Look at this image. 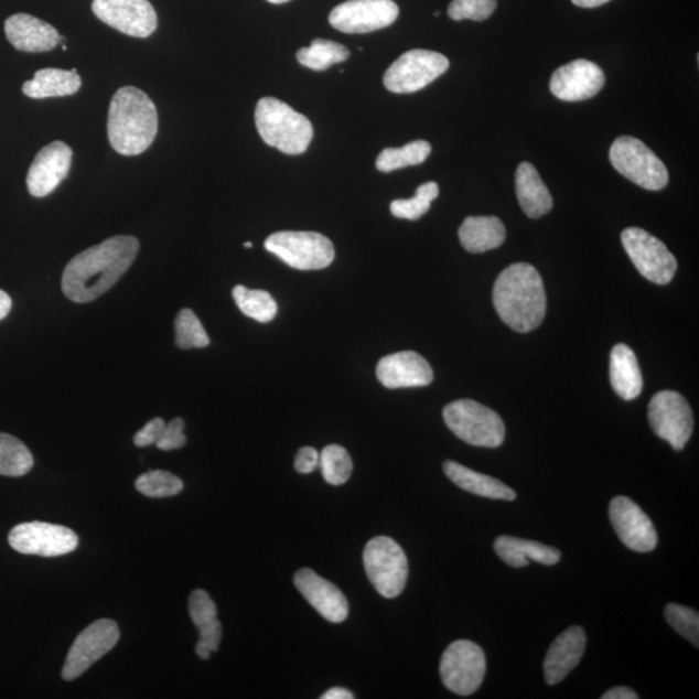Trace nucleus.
Instances as JSON below:
<instances>
[{
    "label": "nucleus",
    "instance_id": "nucleus-1",
    "mask_svg": "<svg viewBox=\"0 0 699 699\" xmlns=\"http://www.w3.org/2000/svg\"><path fill=\"white\" fill-rule=\"evenodd\" d=\"M139 249L137 237L118 235L79 252L63 273L66 299L76 303L98 300L130 269Z\"/></svg>",
    "mask_w": 699,
    "mask_h": 699
},
{
    "label": "nucleus",
    "instance_id": "nucleus-2",
    "mask_svg": "<svg viewBox=\"0 0 699 699\" xmlns=\"http://www.w3.org/2000/svg\"><path fill=\"white\" fill-rule=\"evenodd\" d=\"M493 295L497 314L513 331L531 332L546 316L545 282L531 265L507 267L496 279Z\"/></svg>",
    "mask_w": 699,
    "mask_h": 699
},
{
    "label": "nucleus",
    "instance_id": "nucleus-3",
    "mask_svg": "<svg viewBox=\"0 0 699 699\" xmlns=\"http://www.w3.org/2000/svg\"><path fill=\"white\" fill-rule=\"evenodd\" d=\"M158 131V108L150 96L137 87L120 88L108 114V138L114 150L123 155L141 154L153 144Z\"/></svg>",
    "mask_w": 699,
    "mask_h": 699
},
{
    "label": "nucleus",
    "instance_id": "nucleus-4",
    "mask_svg": "<svg viewBox=\"0 0 699 699\" xmlns=\"http://www.w3.org/2000/svg\"><path fill=\"white\" fill-rule=\"evenodd\" d=\"M256 125L260 138L267 146L287 154L307 152L314 138V129L309 118L275 98L258 101Z\"/></svg>",
    "mask_w": 699,
    "mask_h": 699
},
{
    "label": "nucleus",
    "instance_id": "nucleus-5",
    "mask_svg": "<svg viewBox=\"0 0 699 699\" xmlns=\"http://www.w3.org/2000/svg\"><path fill=\"white\" fill-rule=\"evenodd\" d=\"M445 426L467 444L477 448H499L505 440L501 416L472 399H460L444 407Z\"/></svg>",
    "mask_w": 699,
    "mask_h": 699
},
{
    "label": "nucleus",
    "instance_id": "nucleus-6",
    "mask_svg": "<svg viewBox=\"0 0 699 699\" xmlns=\"http://www.w3.org/2000/svg\"><path fill=\"white\" fill-rule=\"evenodd\" d=\"M265 248L292 269L302 271L326 269L336 256L329 237L318 233L281 230L265 241Z\"/></svg>",
    "mask_w": 699,
    "mask_h": 699
},
{
    "label": "nucleus",
    "instance_id": "nucleus-7",
    "mask_svg": "<svg viewBox=\"0 0 699 699\" xmlns=\"http://www.w3.org/2000/svg\"><path fill=\"white\" fill-rule=\"evenodd\" d=\"M364 569L376 591L386 599H396L406 589L408 561L405 550L388 537L370 539L364 548Z\"/></svg>",
    "mask_w": 699,
    "mask_h": 699
},
{
    "label": "nucleus",
    "instance_id": "nucleus-8",
    "mask_svg": "<svg viewBox=\"0 0 699 699\" xmlns=\"http://www.w3.org/2000/svg\"><path fill=\"white\" fill-rule=\"evenodd\" d=\"M610 162L628 181L648 191H660L668 184L665 163L642 140L632 137L616 139L610 148Z\"/></svg>",
    "mask_w": 699,
    "mask_h": 699
},
{
    "label": "nucleus",
    "instance_id": "nucleus-9",
    "mask_svg": "<svg viewBox=\"0 0 699 699\" xmlns=\"http://www.w3.org/2000/svg\"><path fill=\"white\" fill-rule=\"evenodd\" d=\"M486 668L481 646L470 639H458L444 650L440 673L445 688L459 696H471L485 680Z\"/></svg>",
    "mask_w": 699,
    "mask_h": 699
},
{
    "label": "nucleus",
    "instance_id": "nucleus-10",
    "mask_svg": "<svg viewBox=\"0 0 699 699\" xmlns=\"http://www.w3.org/2000/svg\"><path fill=\"white\" fill-rule=\"evenodd\" d=\"M450 68L449 58L434 51L411 50L390 65L384 76V85L396 94L422 90Z\"/></svg>",
    "mask_w": 699,
    "mask_h": 699
},
{
    "label": "nucleus",
    "instance_id": "nucleus-11",
    "mask_svg": "<svg viewBox=\"0 0 699 699\" xmlns=\"http://www.w3.org/2000/svg\"><path fill=\"white\" fill-rule=\"evenodd\" d=\"M621 239L624 250L645 279L658 286H666L674 279L678 262L656 236L631 227L623 230Z\"/></svg>",
    "mask_w": 699,
    "mask_h": 699
},
{
    "label": "nucleus",
    "instance_id": "nucleus-12",
    "mask_svg": "<svg viewBox=\"0 0 699 699\" xmlns=\"http://www.w3.org/2000/svg\"><path fill=\"white\" fill-rule=\"evenodd\" d=\"M650 427L662 440L681 451L693 433V412L686 398L673 390L659 391L649 405Z\"/></svg>",
    "mask_w": 699,
    "mask_h": 699
},
{
    "label": "nucleus",
    "instance_id": "nucleus-13",
    "mask_svg": "<svg viewBox=\"0 0 699 699\" xmlns=\"http://www.w3.org/2000/svg\"><path fill=\"white\" fill-rule=\"evenodd\" d=\"M9 542L22 555L57 557L73 552L78 547L79 539L68 527L34 520L14 526L9 535Z\"/></svg>",
    "mask_w": 699,
    "mask_h": 699
},
{
    "label": "nucleus",
    "instance_id": "nucleus-14",
    "mask_svg": "<svg viewBox=\"0 0 699 699\" xmlns=\"http://www.w3.org/2000/svg\"><path fill=\"white\" fill-rule=\"evenodd\" d=\"M120 628L111 620H99L80 632L66 657L63 679L72 681L84 675L95 662L106 656L120 639Z\"/></svg>",
    "mask_w": 699,
    "mask_h": 699
},
{
    "label": "nucleus",
    "instance_id": "nucleus-15",
    "mask_svg": "<svg viewBox=\"0 0 699 699\" xmlns=\"http://www.w3.org/2000/svg\"><path fill=\"white\" fill-rule=\"evenodd\" d=\"M399 7L392 0H347L330 14V24L346 34H366L394 24Z\"/></svg>",
    "mask_w": 699,
    "mask_h": 699
},
{
    "label": "nucleus",
    "instance_id": "nucleus-16",
    "mask_svg": "<svg viewBox=\"0 0 699 699\" xmlns=\"http://www.w3.org/2000/svg\"><path fill=\"white\" fill-rule=\"evenodd\" d=\"M93 12L104 24L133 39H147L159 24L150 0H94Z\"/></svg>",
    "mask_w": 699,
    "mask_h": 699
},
{
    "label": "nucleus",
    "instance_id": "nucleus-17",
    "mask_svg": "<svg viewBox=\"0 0 699 699\" xmlns=\"http://www.w3.org/2000/svg\"><path fill=\"white\" fill-rule=\"evenodd\" d=\"M610 523L627 548L635 552H652L658 545V535L646 513L626 496L610 502Z\"/></svg>",
    "mask_w": 699,
    "mask_h": 699
},
{
    "label": "nucleus",
    "instance_id": "nucleus-18",
    "mask_svg": "<svg viewBox=\"0 0 699 699\" xmlns=\"http://www.w3.org/2000/svg\"><path fill=\"white\" fill-rule=\"evenodd\" d=\"M605 85V74L598 64L584 58L561 66L550 79V92L563 101H583L596 96Z\"/></svg>",
    "mask_w": 699,
    "mask_h": 699
},
{
    "label": "nucleus",
    "instance_id": "nucleus-19",
    "mask_svg": "<svg viewBox=\"0 0 699 699\" xmlns=\"http://www.w3.org/2000/svg\"><path fill=\"white\" fill-rule=\"evenodd\" d=\"M73 151L64 141H54L43 148L29 169L26 184L34 197H46L69 174Z\"/></svg>",
    "mask_w": 699,
    "mask_h": 699
},
{
    "label": "nucleus",
    "instance_id": "nucleus-20",
    "mask_svg": "<svg viewBox=\"0 0 699 699\" xmlns=\"http://www.w3.org/2000/svg\"><path fill=\"white\" fill-rule=\"evenodd\" d=\"M376 375L385 388H421L433 383L434 374L426 358L415 352L385 356L377 364Z\"/></svg>",
    "mask_w": 699,
    "mask_h": 699
},
{
    "label": "nucleus",
    "instance_id": "nucleus-21",
    "mask_svg": "<svg viewBox=\"0 0 699 699\" xmlns=\"http://www.w3.org/2000/svg\"><path fill=\"white\" fill-rule=\"evenodd\" d=\"M294 584L309 604L326 621L341 623L347 619V599L330 580L319 577L314 570L301 569L294 576Z\"/></svg>",
    "mask_w": 699,
    "mask_h": 699
},
{
    "label": "nucleus",
    "instance_id": "nucleus-22",
    "mask_svg": "<svg viewBox=\"0 0 699 699\" xmlns=\"http://www.w3.org/2000/svg\"><path fill=\"white\" fill-rule=\"evenodd\" d=\"M4 32L14 49L34 54L54 50L58 43L65 42L49 22L28 13L12 14L7 19Z\"/></svg>",
    "mask_w": 699,
    "mask_h": 699
},
{
    "label": "nucleus",
    "instance_id": "nucleus-23",
    "mask_svg": "<svg viewBox=\"0 0 699 699\" xmlns=\"http://www.w3.org/2000/svg\"><path fill=\"white\" fill-rule=\"evenodd\" d=\"M585 645V632L579 626L568 628L555 639L545 659V676L549 686L567 679L582 660Z\"/></svg>",
    "mask_w": 699,
    "mask_h": 699
},
{
    "label": "nucleus",
    "instance_id": "nucleus-24",
    "mask_svg": "<svg viewBox=\"0 0 699 699\" xmlns=\"http://www.w3.org/2000/svg\"><path fill=\"white\" fill-rule=\"evenodd\" d=\"M193 624L200 631L196 653L201 659H209L212 653L219 649L223 628L217 619V606L204 590L192 592L189 602Z\"/></svg>",
    "mask_w": 699,
    "mask_h": 699
},
{
    "label": "nucleus",
    "instance_id": "nucleus-25",
    "mask_svg": "<svg viewBox=\"0 0 699 699\" xmlns=\"http://www.w3.org/2000/svg\"><path fill=\"white\" fill-rule=\"evenodd\" d=\"M516 192L527 217L537 219L552 211L553 198L530 162H523L516 171Z\"/></svg>",
    "mask_w": 699,
    "mask_h": 699
},
{
    "label": "nucleus",
    "instance_id": "nucleus-26",
    "mask_svg": "<svg viewBox=\"0 0 699 699\" xmlns=\"http://www.w3.org/2000/svg\"><path fill=\"white\" fill-rule=\"evenodd\" d=\"M495 552L512 568H525L530 560L542 564H556L561 560L559 549L541 545V542L525 540L503 535L495 540Z\"/></svg>",
    "mask_w": 699,
    "mask_h": 699
},
{
    "label": "nucleus",
    "instance_id": "nucleus-27",
    "mask_svg": "<svg viewBox=\"0 0 699 699\" xmlns=\"http://www.w3.org/2000/svg\"><path fill=\"white\" fill-rule=\"evenodd\" d=\"M443 471L458 487L467 491V493L487 497V499L507 502H513L517 497L516 491L505 483L490 477V475L474 472L456 461H445Z\"/></svg>",
    "mask_w": 699,
    "mask_h": 699
},
{
    "label": "nucleus",
    "instance_id": "nucleus-28",
    "mask_svg": "<svg viewBox=\"0 0 699 699\" xmlns=\"http://www.w3.org/2000/svg\"><path fill=\"white\" fill-rule=\"evenodd\" d=\"M610 381L624 400H634L643 391V375L632 348L620 344L610 354Z\"/></svg>",
    "mask_w": 699,
    "mask_h": 699
},
{
    "label": "nucleus",
    "instance_id": "nucleus-29",
    "mask_svg": "<svg viewBox=\"0 0 699 699\" xmlns=\"http://www.w3.org/2000/svg\"><path fill=\"white\" fill-rule=\"evenodd\" d=\"M460 243L470 252L499 248L507 237L504 223L497 217H470L459 229Z\"/></svg>",
    "mask_w": 699,
    "mask_h": 699
},
{
    "label": "nucleus",
    "instance_id": "nucleus-30",
    "mask_svg": "<svg viewBox=\"0 0 699 699\" xmlns=\"http://www.w3.org/2000/svg\"><path fill=\"white\" fill-rule=\"evenodd\" d=\"M80 85L76 69L47 68L36 72L32 80L25 82L22 93L32 99L63 98L78 93Z\"/></svg>",
    "mask_w": 699,
    "mask_h": 699
},
{
    "label": "nucleus",
    "instance_id": "nucleus-31",
    "mask_svg": "<svg viewBox=\"0 0 699 699\" xmlns=\"http://www.w3.org/2000/svg\"><path fill=\"white\" fill-rule=\"evenodd\" d=\"M350 57V51L333 41L314 40L310 47L297 52V61L311 71H326L334 64L344 63Z\"/></svg>",
    "mask_w": 699,
    "mask_h": 699
},
{
    "label": "nucleus",
    "instance_id": "nucleus-32",
    "mask_svg": "<svg viewBox=\"0 0 699 699\" xmlns=\"http://www.w3.org/2000/svg\"><path fill=\"white\" fill-rule=\"evenodd\" d=\"M430 153L431 146L426 140H416L401 148H385L377 158L376 168L383 173H391L398 169L420 165Z\"/></svg>",
    "mask_w": 699,
    "mask_h": 699
},
{
    "label": "nucleus",
    "instance_id": "nucleus-33",
    "mask_svg": "<svg viewBox=\"0 0 699 699\" xmlns=\"http://www.w3.org/2000/svg\"><path fill=\"white\" fill-rule=\"evenodd\" d=\"M233 295L243 314L259 323H270L278 315V303L266 290L237 286L233 290Z\"/></svg>",
    "mask_w": 699,
    "mask_h": 699
},
{
    "label": "nucleus",
    "instance_id": "nucleus-34",
    "mask_svg": "<svg viewBox=\"0 0 699 699\" xmlns=\"http://www.w3.org/2000/svg\"><path fill=\"white\" fill-rule=\"evenodd\" d=\"M32 452L18 438L0 433V475L22 477L32 471Z\"/></svg>",
    "mask_w": 699,
    "mask_h": 699
},
{
    "label": "nucleus",
    "instance_id": "nucleus-35",
    "mask_svg": "<svg viewBox=\"0 0 699 699\" xmlns=\"http://www.w3.org/2000/svg\"><path fill=\"white\" fill-rule=\"evenodd\" d=\"M319 466L323 477L332 486L346 483L353 473V460L338 444H330L319 455Z\"/></svg>",
    "mask_w": 699,
    "mask_h": 699
},
{
    "label": "nucleus",
    "instance_id": "nucleus-36",
    "mask_svg": "<svg viewBox=\"0 0 699 699\" xmlns=\"http://www.w3.org/2000/svg\"><path fill=\"white\" fill-rule=\"evenodd\" d=\"M440 195V187L435 182L421 184L416 195L408 200H396L390 204L394 217L408 221H418L426 215L431 203Z\"/></svg>",
    "mask_w": 699,
    "mask_h": 699
},
{
    "label": "nucleus",
    "instance_id": "nucleus-37",
    "mask_svg": "<svg viewBox=\"0 0 699 699\" xmlns=\"http://www.w3.org/2000/svg\"><path fill=\"white\" fill-rule=\"evenodd\" d=\"M175 344L183 350L204 348L211 340L195 312L183 309L175 319Z\"/></svg>",
    "mask_w": 699,
    "mask_h": 699
},
{
    "label": "nucleus",
    "instance_id": "nucleus-38",
    "mask_svg": "<svg viewBox=\"0 0 699 699\" xmlns=\"http://www.w3.org/2000/svg\"><path fill=\"white\" fill-rule=\"evenodd\" d=\"M136 487L140 494L160 499V497H171L182 493L184 483L173 473L151 471L140 475Z\"/></svg>",
    "mask_w": 699,
    "mask_h": 699
},
{
    "label": "nucleus",
    "instance_id": "nucleus-39",
    "mask_svg": "<svg viewBox=\"0 0 699 699\" xmlns=\"http://www.w3.org/2000/svg\"><path fill=\"white\" fill-rule=\"evenodd\" d=\"M665 615L669 626L698 648L699 615L697 610L679 604H668L665 609Z\"/></svg>",
    "mask_w": 699,
    "mask_h": 699
},
{
    "label": "nucleus",
    "instance_id": "nucleus-40",
    "mask_svg": "<svg viewBox=\"0 0 699 699\" xmlns=\"http://www.w3.org/2000/svg\"><path fill=\"white\" fill-rule=\"evenodd\" d=\"M497 0H452L449 17L452 20L485 21L496 10Z\"/></svg>",
    "mask_w": 699,
    "mask_h": 699
},
{
    "label": "nucleus",
    "instance_id": "nucleus-41",
    "mask_svg": "<svg viewBox=\"0 0 699 699\" xmlns=\"http://www.w3.org/2000/svg\"><path fill=\"white\" fill-rule=\"evenodd\" d=\"M184 427V420L181 418H176L166 423L158 443H155L158 449L162 451H173L184 448L185 442H187V438H185L183 433Z\"/></svg>",
    "mask_w": 699,
    "mask_h": 699
},
{
    "label": "nucleus",
    "instance_id": "nucleus-42",
    "mask_svg": "<svg viewBox=\"0 0 699 699\" xmlns=\"http://www.w3.org/2000/svg\"><path fill=\"white\" fill-rule=\"evenodd\" d=\"M165 426L166 422L160 418L151 420L143 429L138 431L136 437H133V443H136L138 448H147V445L158 443Z\"/></svg>",
    "mask_w": 699,
    "mask_h": 699
},
{
    "label": "nucleus",
    "instance_id": "nucleus-43",
    "mask_svg": "<svg viewBox=\"0 0 699 699\" xmlns=\"http://www.w3.org/2000/svg\"><path fill=\"white\" fill-rule=\"evenodd\" d=\"M319 466V452L314 448H302L297 452L294 460L295 471L301 474H310Z\"/></svg>",
    "mask_w": 699,
    "mask_h": 699
},
{
    "label": "nucleus",
    "instance_id": "nucleus-44",
    "mask_svg": "<svg viewBox=\"0 0 699 699\" xmlns=\"http://www.w3.org/2000/svg\"><path fill=\"white\" fill-rule=\"evenodd\" d=\"M636 691L627 687H616L606 691L602 699H637Z\"/></svg>",
    "mask_w": 699,
    "mask_h": 699
},
{
    "label": "nucleus",
    "instance_id": "nucleus-45",
    "mask_svg": "<svg viewBox=\"0 0 699 699\" xmlns=\"http://www.w3.org/2000/svg\"><path fill=\"white\" fill-rule=\"evenodd\" d=\"M354 695L352 693V691L345 689V688H332L331 690L326 691L325 695L322 696V699H353Z\"/></svg>",
    "mask_w": 699,
    "mask_h": 699
},
{
    "label": "nucleus",
    "instance_id": "nucleus-46",
    "mask_svg": "<svg viewBox=\"0 0 699 699\" xmlns=\"http://www.w3.org/2000/svg\"><path fill=\"white\" fill-rule=\"evenodd\" d=\"M12 309V300L10 295L0 290V320H3L7 315L10 314Z\"/></svg>",
    "mask_w": 699,
    "mask_h": 699
},
{
    "label": "nucleus",
    "instance_id": "nucleus-47",
    "mask_svg": "<svg viewBox=\"0 0 699 699\" xmlns=\"http://www.w3.org/2000/svg\"><path fill=\"white\" fill-rule=\"evenodd\" d=\"M571 2L582 7V9H596V7L609 3L610 0H571Z\"/></svg>",
    "mask_w": 699,
    "mask_h": 699
},
{
    "label": "nucleus",
    "instance_id": "nucleus-48",
    "mask_svg": "<svg viewBox=\"0 0 699 699\" xmlns=\"http://www.w3.org/2000/svg\"><path fill=\"white\" fill-rule=\"evenodd\" d=\"M267 2L272 3V4H284L290 2V0H267Z\"/></svg>",
    "mask_w": 699,
    "mask_h": 699
},
{
    "label": "nucleus",
    "instance_id": "nucleus-49",
    "mask_svg": "<svg viewBox=\"0 0 699 699\" xmlns=\"http://www.w3.org/2000/svg\"><path fill=\"white\" fill-rule=\"evenodd\" d=\"M244 247L250 249L252 247V244L250 241L245 243Z\"/></svg>",
    "mask_w": 699,
    "mask_h": 699
},
{
    "label": "nucleus",
    "instance_id": "nucleus-50",
    "mask_svg": "<svg viewBox=\"0 0 699 699\" xmlns=\"http://www.w3.org/2000/svg\"><path fill=\"white\" fill-rule=\"evenodd\" d=\"M440 14H441V12H440V11H437V12L434 13V17H435V18H440Z\"/></svg>",
    "mask_w": 699,
    "mask_h": 699
}]
</instances>
